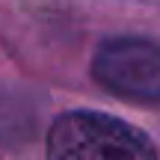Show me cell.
<instances>
[{
	"label": "cell",
	"mask_w": 160,
	"mask_h": 160,
	"mask_svg": "<svg viewBox=\"0 0 160 160\" xmlns=\"http://www.w3.org/2000/svg\"><path fill=\"white\" fill-rule=\"evenodd\" d=\"M48 160H157V151L142 131L116 116L71 110L51 125Z\"/></svg>",
	"instance_id": "obj_1"
},
{
	"label": "cell",
	"mask_w": 160,
	"mask_h": 160,
	"mask_svg": "<svg viewBox=\"0 0 160 160\" xmlns=\"http://www.w3.org/2000/svg\"><path fill=\"white\" fill-rule=\"evenodd\" d=\"M92 74L122 98L160 104V45L139 36L107 39L92 57Z\"/></svg>",
	"instance_id": "obj_2"
}]
</instances>
